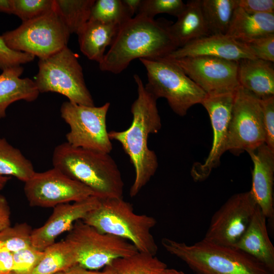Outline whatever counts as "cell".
<instances>
[{
    "instance_id": "obj_1",
    "label": "cell",
    "mask_w": 274,
    "mask_h": 274,
    "mask_svg": "<svg viewBox=\"0 0 274 274\" xmlns=\"http://www.w3.org/2000/svg\"><path fill=\"white\" fill-rule=\"evenodd\" d=\"M133 78L138 96L131 107V123L124 130L108 133L111 140L120 143L133 165L135 178L129 191L131 197L141 191L158 168L157 155L148 147V139L150 134L158 133L161 127L157 99L148 90L138 75H134Z\"/></svg>"
},
{
    "instance_id": "obj_2",
    "label": "cell",
    "mask_w": 274,
    "mask_h": 274,
    "mask_svg": "<svg viewBox=\"0 0 274 274\" xmlns=\"http://www.w3.org/2000/svg\"><path fill=\"white\" fill-rule=\"evenodd\" d=\"M169 21L136 15L121 26L110 49L99 63V69L121 73L135 59H158L178 48Z\"/></svg>"
},
{
    "instance_id": "obj_3",
    "label": "cell",
    "mask_w": 274,
    "mask_h": 274,
    "mask_svg": "<svg viewBox=\"0 0 274 274\" xmlns=\"http://www.w3.org/2000/svg\"><path fill=\"white\" fill-rule=\"evenodd\" d=\"M52 164L53 167L90 188L99 199L123 197L121 173L109 153L64 142L54 148Z\"/></svg>"
},
{
    "instance_id": "obj_4",
    "label": "cell",
    "mask_w": 274,
    "mask_h": 274,
    "mask_svg": "<svg viewBox=\"0 0 274 274\" xmlns=\"http://www.w3.org/2000/svg\"><path fill=\"white\" fill-rule=\"evenodd\" d=\"M161 244L167 252L184 262L195 274H274L243 251L203 238L188 245L164 237Z\"/></svg>"
},
{
    "instance_id": "obj_5",
    "label": "cell",
    "mask_w": 274,
    "mask_h": 274,
    "mask_svg": "<svg viewBox=\"0 0 274 274\" xmlns=\"http://www.w3.org/2000/svg\"><path fill=\"white\" fill-rule=\"evenodd\" d=\"M99 232L111 234L132 244L138 251L156 255L158 246L151 233L156 219L136 214L132 206L122 198L100 199L99 206L82 220Z\"/></svg>"
},
{
    "instance_id": "obj_6",
    "label": "cell",
    "mask_w": 274,
    "mask_h": 274,
    "mask_svg": "<svg viewBox=\"0 0 274 274\" xmlns=\"http://www.w3.org/2000/svg\"><path fill=\"white\" fill-rule=\"evenodd\" d=\"M139 60L147 71L146 88L157 99L165 98L177 115L185 116L191 107L200 104L207 95L171 60L165 57Z\"/></svg>"
},
{
    "instance_id": "obj_7",
    "label": "cell",
    "mask_w": 274,
    "mask_h": 274,
    "mask_svg": "<svg viewBox=\"0 0 274 274\" xmlns=\"http://www.w3.org/2000/svg\"><path fill=\"white\" fill-rule=\"evenodd\" d=\"M35 82L40 93L56 92L68 101L94 106L77 54L67 47L48 57L39 59Z\"/></svg>"
},
{
    "instance_id": "obj_8",
    "label": "cell",
    "mask_w": 274,
    "mask_h": 274,
    "mask_svg": "<svg viewBox=\"0 0 274 274\" xmlns=\"http://www.w3.org/2000/svg\"><path fill=\"white\" fill-rule=\"evenodd\" d=\"M71 33L54 9L0 36L11 49L45 58L67 47Z\"/></svg>"
},
{
    "instance_id": "obj_9",
    "label": "cell",
    "mask_w": 274,
    "mask_h": 274,
    "mask_svg": "<svg viewBox=\"0 0 274 274\" xmlns=\"http://www.w3.org/2000/svg\"><path fill=\"white\" fill-rule=\"evenodd\" d=\"M65 239L75 251L77 264L89 270L105 267L116 259L138 252L129 241L99 232L82 220L74 224Z\"/></svg>"
},
{
    "instance_id": "obj_10",
    "label": "cell",
    "mask_w": 274,
    "mask_h": 274,
    "mask_svg": "<svg viewBox=\"0 0 274 274\" xmlns=\"http://www.w3.org/2000/svg\"><path fill=\"white\" fill-rule=\"evenodd\" d=\"M110 103L99 107L79 105L67 101L61 105L60 114L70 127L67 143L86 149L109 153L113 149L107 128Z\"/></svg>"
},
{
    "instance_id": "obj_11",
    "label": "cell",
    "mask_w": 274,
    "mask_h": 274,
    "mask_svg": "<svg viewBox=\"0 0 274 274\" xmlns=\"http://www.w3.org/2000/svg\"><path fill=\"white\" fill-rule=\"evenodd\" d=\"M265 141L261 99L239 86L228 125L226 151L238 155L256 149Z\"/></svg>"
},
{
    "instance_id": "obj_12",
    "label": "cell",
    "mask_w": 274,
    "mask_h": 274,
    "mask_svg": "<svg viewBox=\"0 0 274 274\" xmlns=\"http://www.w3.org/2000/svg\"><path fill=\"white\" fill-rule=\"evenodd\" d=\"M24 192L30 206L41 208H54L94 196L90 188L55 167L35 172L24 183Z\"/></svg>"
},
{
    "instance_id": "obj_13",
    "label": "cell",
    "mask_w": 274,
    "mask_h": 274,
    "mask_svg": "<svg viewBox=\"0 0 274 274\" xmlns=\"http://www.w3.org/2000/svg\"><path fill=\"white\" fill-rule=\"evenodd\" d=\"M257 207L250 191L233 194L213 214L203 239L234 247L248 228Z\"/></svg>"
},
{
    "instance_id": "obj_14",
    "label": "cell",
    "mask_w": 274,
    "mask_h": 274,
    "mask_svg": "<svg viewBox=\"0 0 274 274\" xmlns=\"http://www.w3.org/2000/svg\"><path fill=\"white\" fill-rule=\"evenodd\" d=\"M169 59L207 94L234 92L239 86L237 62L207 56Z\"/></svg>"
},
{
    "instance_id": "obj_15",
    "label": "cell",
    "mask_w": 274,
    "mask_h": 274,
    "mask_svg": "<svg viewBox=\"0 0 274 274\" xmlns=\"http://www.w3.org/2000/svg\"><path fill=\"white\" fill-rule=\"evenodd\" d=\"M235 91L207 94L200 103L209 114L213 138L211 149L206 159L203 163H195L192 167L191 175L195 181L206 180L213 169L219 164L222 155L226 151L228 125Z\"/></svg>"
},
{
    "instance_id": "obj_16",
    "label": "cell",
    "mask_w": 274,
    "mask_h": 274,
    "mask_svg": "<svg viewBox=\"0 0 274 274\" xmlns=\"http://www.w3.org/2000/svg\"><path fill=\"white\" fill-rule=\"evenodd\" d=\"M100 199L91 196L84 200L58 204L47 221L41 227L32 230L31 244L40 251L55 243V239L62 233L70 231L74 224L82 220L91 211L96 208Z\"/></svg>"
},
{
    "instance_id": "obj_17",
    "label": "cell",
    "mask_w": 274,
    "mask_h": 274,
    "mask_svg": "<svg viewBox=\"0 0 274 274\" xmlns=\"http://www.w3.org/2000/svg\"><path fill=\"white\" fill-rule=\"evenodd\" d=\"M247 152L253 163L250 191L271 227L273 228L274 150L263 144Z\"/></svg>"
},
{
    "instance_id": "obj_18",
    "label": "cell",
    "mask_w": 274,
    "mask_h": 274,
    "mask_svg": "<svg viewBox=\"0 0 274 274\" xmlns=\"http://www.w3.org/2000/svg\"><path fill=\"white\" fill-rule=\"evenodd\" d=\"M207 56L238 62L244 59H256L246 44L226 34L211 35L190 42L165 57L178 59Z\"/></svg>"
},
{
    "instance_id": "obj_19",
    "label": "cell",
    "mask_w": 274,
    "mask_h": 274,
    "mask_svg": "<svg viewBox=\"0 0 274 274\" xmlns=\"http://www.w3.org/2000/svg\"><path fill=\"white\" fill-rule=\"evenodd\" d=\"M266 220L257 206L248 228L234 248L254 258L274 273V247L269 237Z\"/></svg>"
},
{
    "instance_id": "obj_20",
    "label": "cell",
    "mask_w": 274,
    "mask_h": 274,
    "mask_svg": "<svg viewBox=\"0 0 274 274\" xmlns=\"http://www.w3.org/2000/svg\"><path fill=\"white\" fill-rule=\"evenodd\" d=\"M237 62L239 86L259 99L274 96L272 62L259 59H244Z\"/></svg>"
},
{
    "instance_id": "obj_21",
    "label": "cell",
    "mask_w": 274,
    "mask_h": 274,
    "mask_svg": "<svg viewBox=\"0 0 274 274\" xmlns=\"http://www.w3.org/2000/svg\"><path fill=\"white\" fill-rule=\"evenodd\" d=\"M24 71L21 65L4 70L0 74V119L6 116L8 107L19 100L31 102L40 93L35 81L21 78Z\"/></svg>"
},
{
    "instance_id": "obj_22",
    "label": "cell",
    "mask_w": 274,
    "mask_h": 274,
    "mask_svg": "<svg viewBox=\"0 0 274 274\" xmlns=\"http://www.w3.org/2000/svg\"><path fill=\"white\" fill-rule=\"evenodd\" d=\"M274 34V13L249 14L237 7L226 35L242 43Z\"/></svg>"
},
{
    "instance_id": "obj_23",
    "label": "cell",
    "mask_w": 274,
    "mask_h": 274,
    "mask_svg": "<svg viewBox=\"0 0 274 274\" xmlns=\"http://www.w3.org/2000/svg\"><path fill=\"white\" fill-rule=\"evenodd\" d=\"M119 29L114 25L89 20L77 34L81 52L89 59L99 63Z\"/></svg>"
},
{
    "instance_id": "obj_24",
    "label": "cell",
    "mask_w": 274,
    "mask_h": 274,
    "mask_svg": "<svg viewBox=\"0 0 274 274\" xmlns=\"http://www.w3.org/2000/svg\"><path fill=\"white\" fill-rule=\"evenodd\" d=\"M169 29L178 48L210 35L202 13L201 0L189 1Z\"/></svg>"
},
{
    "instance_id": "obj_25",
    "label": "cell",
    "mask_w": 274,
    "mask_h": 274,
    "mask_svg": "<svg viewBox=\"0 0 274 274\" xmlns=\"http://www.w3.org/2000/svg\"><path fill=\"white\" fill-rule=\"evenodd\" d=\"M167 267L155 255L138 251L115 259L104 271L107 274H160Z\"/></svg>"
},
{
    "instance_id": "obj_26",
    "label": "cell",
    "mask_w": 274,
    "mask_h": 274,
    "mask_svg": "<svg viewBox=\"0 0 274 274\" xmlns=\"http://www.w3.org/2000/svg\"><path fill=\"white\" fill-rule=\"evenodd\" d=\"M42 258L31 274L65 272L77 264L75 251L66 240L54 243L44 251Z\"/></svg>"
},
{
    "instance_id": "obj_27",
    "label": "cell",
    "mask_w": 274,
    "mask_h": 274,
    "mask_svg": "<svg viewBox=\"0 0 274 274\" xmlns=\"http://www.w3.org/2000/svg\"><path fill=\"white\" fill-rule=\"evenodd\" d=\"M31 161L4 138H0V176H11L25 182L35 174Z\"/></svg>"
},
{
    "instance_id": "obj_28",
    "label": "cell",
    "mask_w": 274,
    "mask_h": 274,
    "mask_svg": "<svg viewBox=\"0 0 274 274\" xmlns=\"http://www.w3.org/2000/svg\"><path fill=\"white\" fill-rule=\"evenodd\" d=\"M236 0H201V8L210 35L226 34Z\"/></svg>"
},
{
    "instance_id": "obj_29",
    "label": "cell",
    "mask_w": 274,
    "mask_h": 274,
    "mask_svg": "<svg viewBox=\"0 0 274 274\" xmlns=\"http://www.w3.org/2000/svg\"><path fill=\"white\" fill-rule=\"evenodd\" d=\"M95 0H55L54 9L71 34L79 32L89 21Z\"/></svg>"
},
{
    "instance_id": "obj_30",
    "label": "cell",
    "mask_w": 274,
    "mask_h": 274,
    "mask_svg": "<svg viewBox=\"0 0 274 274\" xmlns=\"http://www.w3.org/2000/svg\"><path fill=\"white\" fill-rule=\"evenodd\" d=\"M132 16L122 0H95L89 20L114 25L120 28Z\"/></svg>"
},
{
    "instance_id": "obj_31",
    "label": "cell",
    "mask_w": 274,
    "mask_h": 274,
    "mask_svg": "<svg viewBox=\"0 0 274 274\" xmlns=\"http://www.w3.org/2000/svg\"><path fill=\"white\" fill-rule=\"evenodd\" d=\"M32 229L26 223L10 226L0 231V252H15L31 246Z\"/></svg>"
},
{
    "instance_id": "obj_32",
    "label": "cell",
    "mask_w": 274,
    "mask_h": 274,
    "mask_svg": "<svg viewBox=\"0 0 274 274\" xmlns=\"http://www.w3.org/2000/svg\"><path fill=\"white\" fill-rule=\"evenodd\" d=\"M13 13L23 22L42 16L54 9V0H12Z\"/></svg>"
},
{
    "instance_id": "obj_33",
    "label": "cell",
    "mask_w": 274,
    "mask_h": 274,
    "mask_svg": "<svg viewBox=\"0 0 274 274\" xmlns=\"http://www.w3.org/2000/svg\"><path fill=\"white\" fill-rule=\"evenodd\" d=\"M185 6L181 0H142L136 15L154 19L159 14L166 13L177 17Z\"/></svg>"
},
{
    "instance_id": "obj_34",
    "label": "cell",
    "mask_w": 274,
    "mask_h": 274,
    "mask_svg": "<svg viewBox=\"0 0 274 274\" xmlns=\"http://www.w3.org/2000/svg\"><path fill=\"white\" fill-rule=\"evenodd\" d=\"M12 253L14 262L12 272L16 274H31L41 260L44 251L30 246Z\"/></svg>"
},
{
    "instance_id": "obj_35",
    "label": "cell",
    "mask_w": 274,
    "mask_h": 274,
    "mask_svg": "<svg viewBox=\"0 0 274 274\" xmlns=\"http://www.w3.org/2000/svg\"><path fill=\"white\" fill-rule=\"evenodd\" d=\"M35 57L31 54L11 49L0 37V70L20 66L32 61Z\"/></svg>"
},
{
    "instance_id": "obj_36",
    "label": "cell",
    "mask_w": 274,
    "mask_h": 274,
    "mask_svg": "<svg viewBox=\"0 0 274 274\" xmlns=\"http://www.w3.org/2000/svg\"><path fill=\"white\" fill-rule=\"evenodd\" d=\"M244 43L256 59L273 63L274 34Z\"/></svg>"
},
{
    "instance_id": "obj_37",
    "label": "cell",
    "mask_w": 274,
    "mask_h": 274,
    "mask_svg": "<svg viewBox=\"0 0 274 274\" xmlns=\"http://www.w3.org/2000/svg\"><path fill=\"white\" fill-rule=\"evenodd\" d=\"M260 99L265 136V144L274 150V96Z\"/></svg>"
},
{
    "instance_id": "obj_38",
    "label": "cell",
    "mask_w": 274,
    "mask_h": 274,
    "mask_svg": "<svg viewBox=\"0 0 274 274\" xmlns=\"http://www.w3.org/2000/svg\"><path fill=\"white\" fill-rule=\"evenodd\" d=\"M236 3L249 14L274 13L273 0H236Z\"/></svg>"
},
{
    "instance_id": "obj_39",
    "label": "cell",
    "mask_w": 274,
    "mask_h": 274,
    "mask_svg": "<svg viewBox=\"0 0 274 274\" xmlns=\"http://www.w3.org/2000/svg\"><path fill=\"white\" fill-rule=\"evenodd\" d=\"M11 226V210L5 196L0 195V231Z\"/></svg>"
},
{
    "instance_id": "obj_40",
    "label": "cell",
    "mask_w": 274,
    "mask_h": 274,
    "mask_svg": "<svg viewBox=\"0 0 274 274\" xmlns=\"http://www.w3.org/2000/svg\"><path fill=\"white\" fill-rule=\"evenodd\" d=\"M13 267V253L0 252V274H8L12 272Z\"/></svg>"
},
{
    "instance_id": "obj_41",
    "label": "cell",
    "mask_w": 274,
    "mask_h": 274,
    "mask_svg": "<svg viewBox=\"0 0 274 274\" xmlns=\"http://www.w3.org/2000/svg\"><path fill=\"white\" fill-rule=\"evenodd\" d=\"M65 274H107L104 270L97 271L83 268L78 264H76L65 271Z\"/></svg>"
},
{
    "instance_id": "obj_42",
    "label": "cell",
    "mask_w": 274,
    "mask_h": 274,
    "mask_svg": "<svg viewBox=\"0 0 274 274\" xmlns=\"http://www.w3.org/2000/svg\"><path fill=\"white\" fill-rule=\"evenodd\" d=\"M128 8L132 15L138 12L140 7L142 0H122Z\"/></svg>"
},
{
    "instance_id": "obj_43",
    "label": "cell",
    "mask_w": 274,
    "mask_h": 274,
    "mask_svg": "<svg viewBox=\"0 0 274 274\" xmlns=\"http://www.w3.org/2000/svg\"><path fill=\"white\" fill-rule=\"evenodd\" d=\"M0 12L12 14V0H0Z\"/></svg>"
},
{
    "instance_id": "obj_44",
    "label": "cell",
    "mask_w": 274,
    "mask_h": 274,
    "mask_svg": "<svg viewBox=\"0 0 274 274\" xmlns=\"http://www.w3.org/2000/svg\"><path fill=\"white\" fill-rule=\"evenodd\" d=\"M160 274H185L184 272L174 268H165Z\"/></svg>"
},
{
    "instance_id": "obj_45",
    "label": "cell",
    "mask_w": 274,
    "mask_h": 274,
    "mask_svg": "<svg viewBox=\"0 0 274 274\" xmlns=\"http://www.w3.org/2000/svg\"><path fill=\"white\" fill-rule=\"evenodd\" d=\"M10 178L7 176H0V191H1L6 185Z\"/></svg>"
},
{
    "instance_id": "obj_46",
    "label": "cell",
    "mask_w": 274,
    "mask_h": 274,
    "mask_svg": "<svg viewBox=\"0 0 274 274\" xmlns=\"http://www.w3.org/2000/svg\"><path fill=\"white\" fill-rule=\"evenodd\" d=\"M55 274H65V272H59Z\"/></svg>"
},
{
    "instance_id": "obj_47",
    "label": "cell",
    "mask_w": 274,
    "mask_h": 274,
    "mask_svg": "<svg viewBox=\"0 0 274 274\" xmlns=\"http://www.w3.org/2000/svg\"><path fill=\"white\" fill-rule=\"evenodd\" d=\"M8 274H16V273H14L13 272H10V273H9Z\"/></svg>"
}]
</instances>
